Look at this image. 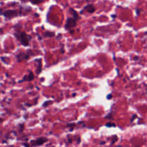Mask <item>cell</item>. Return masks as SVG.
I'll return each mask as SVG.
<instances>
[{
	"label": "cell",
	"mask_w": 147,
	"mask_h": 147,
	"mask_svg": "<svg viewBox=\"0 0 147 147\" xmlns=\"http://www.w3.org/2000/svg\"><path fill=\"white\" fill-rule=\"evenodd\" d=\"M76 21L77 20L74 17H68L67 20H66V23L65 24L66 30H69V32H71V33H72V30L76 26Z\"/></svg>",
	"instance_id": "4"
},
{
	"label": "cell",
	"mask_w": 147,
	"mask_h": 147,
	"mask_svg": "<svg viewBox=\"0 0 147 147\" xmlns=\"http://www.w3.org/2000/svg\"><path fill=\"white\" fill-rule=\"evenodd\" d=\"M106 126H108V127H115V124L112 123H108L106 124Z\"/></svg>",
	"instance_id": "11"
},
{
	"label": "cell",
	"mask_w": 147,
	"mask_h": 147,
	"mask_svg": "<svg viewBox=\"0 0 147 147\" xmlns=\"http://www.w3.org/2000/svg\"><path fill=\"white\" fill-rule=\"evenodd\" d=\"M33 55V52L31 50H29L27 52H20L18 54H17L15 55L16 59L18 62L23 61V60H27L30 58V57H31Z\"/></svg>",
	"instance_id": "3"
},
{
	"label": "cell",
	"mask_w": 147,
	"mask_h": 147,
	"mask_svg": "<svg viewBox=\"0 0 147 147\" xmlns=\"http://www.w3.org/2000/svg\"><path fill=\"white\" fill-rule=\"evenodd\" d=\"M35 76L33 74V73L32 71H29L28 75H26L23 77V78L20 81H19V83H22V82H24V81H32V80L34 79Z\"/></svg>",
	"instance_id": "6"
},
{
	"label": "cell",
	"mask_w": 147,
	"mask_h": 147,
	"mask_svg": "<svg viewBox=\"0 0 147 147\" xmlns=\"http://www.w3.org/2000/svg\"><path fill=\"white\" fill-rule=\"evenodd\" d=\"M136 117V115H134L133 116V118H132V120H131V121H133L134 120V119H135V118Z\"/></svg>",
	"instance_id": "16"
},
{
	"label": "cell",
	"mask_w": 147,
	"mask_h": 147,
	"mask_svg": "<svg viewBox=\"0 0 147 147\" xmlns=\"http://www.w3.org/2000/svg\"><path fill=\"white\" fill-rule=\"evenodd\" d=\"M23 146H29L28 144H22Z\"/></svg>",
	"instance_id": "17"
},
{
	"label": "cell",
	"mask_w": 147,
	"mask_h": 147,
	"mask_svg": "<svg viewBox=\"0 0 147 147\" xmlns=\"http://www.w3.org/2000/svg\"><path fill=\"white\" fill-rule=\"evenodd\" d=\"M32 4H40V3L43 2L44 0H30Z\"/></svg>",
	"instance_id": "10"
},
{
	"label": "cell",
	"mask_w": 147,
	"mask_h": 147,
	"mask_svg": "<svg viewBox=\"0 0 147 147\" xmlns=\"http://www.w3.org/2000/svg\"><path fill=\"white\" fill-rule=\"evenodd\" d=\"M74 126H75V125L74 124V123H69V124H67L68 127L70 128V131H72V129H73V127Z\"/></svg>",
	"instance_id": "12"
},
{
	"label": "cell",
	"mask_w": 147,
	"mask_h": 147,
	"mask_svg": "<svg viewBox=\"0 0 147 147\" xmlns=\"http://www.w3.org/2000/svg\"><path fill=\"white\" fill-rule=\"evenodd\" d=\"M84 10H85V11H87V12L89 13H93L95 12L96 9H95V6H94L93 4H87L86 6H85L84 8Z\"/></svg>",
	"instance_id": "7"
},
{
	"label": "cell",
	"mask_w": 147,
	"mask_h": 147,
	"mask_svg": "<svg viewBox=\"0 0 147 147\" xmlns=\"http://www.w3.org/2000/svg\"><path fill=\"white\" fill-rule=\"evenodd\" d=\"M48 142V139L46 137H40L37 139H35V140H32L30 142V145L33 146H41L43 144L46 143Z\"/></svg>",
	"instance_id": "5"
},
{
	"label": "cell",
	"mask_w": 147,
	"mask_h": 147,
	"mask_svg": "<svg viewBox=\"0 0 147 147\" xmlns=\"http://www.w3.org/2000/svg\"><path fill=\"white\" fill-rule=\"evenodd\" d=\"M69 12H70L71 14L73 15V17H74V18L76 19V20H79V14H78V13L76 12V11H75L74 9H69Z\"/></svg>",
	"instance_id": "8"
},
{
	"label": "cell",
	"mask_w": 147,
	"mask_h": 147,
	"mask_svg": "<svg viewBox=\"0 0 147 147\" xmlns=\"http://www.w3.org/2000/svg\"><path fill=\"white\" fill-rule=\"evenodd\" d=\"M14 35L22 45L24 46V47H27L30 45V42L32 37L29 34H26L24 32H14Z\"/></svg>",
	"instance_id": "1"
},
{
	"label": "cell",
	"mask_w": 147,
	"mask_h": 147,
	"mask_svg": "<svg viewBox=\"0 0 147 147\" xmlns=\"http://www.w3.org/2000/svg\"><path fill=\"white\" fill-rule=\"evenodd\" d=\"M22 14V10L17 9H7L1 12V14L5 17L6 20H12L14 17L20 16Z\"/></svg>",
	"instance_id": "2"
},
{
	"label": "cell",
	"mask_w": 147,
	"mask_h": 147,
	"mask_svg": "<svg viewBox=\"0 0 147 147\" xmlns=\"http://www.w3.org/2000/svg\"><path fill=\"white\" fill-rule=\"evenodd\" d=\"M112 95L110 94V95H108V97H107V98H108V99H110V98H112Z\"/></svg>",
	"instance_id": "15"
},
{
	"label": "cell",
	"mask_w": 147,
	"mask_h": 147,
	"mask_svg": "<svg viewBox=\"0 0 147 147\" xmlns=\"http://www.w3.org/2000/svg\"><path fill=\"white\" fill-rule=\"evenodd\" d=\"M55 36V33L53 32H48L47 31L46 32H45L44 37H54Z\"/></svg>",
	"instance_id": "9"
},
{
	"label": "cell",
	"mask_w": 147,
	"mask_h": 147,
	"mask_svg": "<svg viewBox=\"0 0 147 147\" xmlns=\"http://www.w3.org/2000/svg\"><path fill=\"white\" fill-rule=\"evenodd\" d=\"M50 100H49V101H48L47 103H44V104H43V106H45V107H46V106H48V105L49 104V103H50Z\"/></svg>",
	"instance_id": "14"
},
{
	"label": "cell",
	"mask_w": 147,
	"mask_h": 147,
	"mask_svg": "<svg viewBox=\"0 0 147 147\" xmlns=\"http://www.w3.org/2000/svg\"><path fill=\"white\" fill-rule=\"evenodd\" d=\"M106 118H108V119H112V113H110L108 116H106Z\"/></svg>",
	"instance_id": "13"
}]
</instances>
